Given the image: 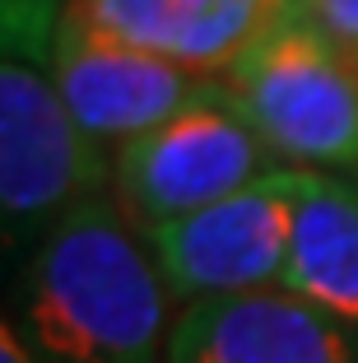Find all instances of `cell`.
<instances>
[{"label": "cell", "mask_w": 358, "mask_h": 363, "mask_svg": "<svg viewBox=\"0 0 358 363\" xmlns=\"http://www.w3.org/2000/svg\"><path fill=\"white\" fill-rule=\"evenodd\" d=\"M168 284L116 196L74 205L28 257L19 326L43 363H163Z\"/></svg>", "instance_id": "cell-1"}, {"label": "cell", "mask_w": 358, "mask_h": 363, "mask_svg": "<svg viewBox=\"0 0 358 363\" xmlns=\"http://www.w3.org/2000/svg\"><path fill=\"white\" fill-rule=\"evenodd\" d=\"M223 84L289 168H358V70L312 14L270 23Z\"/></svg>", "instance_id": "cell-2"}, {"label": "cell", "mask_w": 358, "mask_h": 363, "mask_svg": "<svg viewBox=\"0 0 358 363\" xmlns=\"http://www.w3.org/2000/svg\"><path fill=\"white\" fill-rule=\"evenodd\" d=\"M274 168L284 163H274L270 145L242 117L228 84L214 79L186 112L116 150L112 196L121 214L145 233L247 191Z\"/></svg>", "instance_id": "cell-3"}, {"label": "cell", "mask_w": 358, "mask_h": 363, "mask_svg": "<svg viewBox=\"0 0 358 363\" xmlns=\"http://www.w3.org/2000/svg\"><path fill=\"white\" fill-rule=\"evenodd\" d=\"M112 163L33 61L0 65V228L5 252H38L74 205L107 196Z\"/></svg>", "instance_id": "cell-4"}, {"label": "cell", "mask_w": 358, "mask_h": 363, "mask_svg": "<svg viewBox=\"0 0 358 363\" xmlns=\"http://www.w3.org/2000/svg\"><path fill=\"white\" fill-rule=\"evenodd\" d=\"M293 201L298 168L284 163L228 201H214L172 224L145 228V242L168 294L196 308V303L242 298V294L284 284Z\"/></svg>", "instance_id": "cell-5"}, {"label": "cell", "mask_w": 358, "mask_h": 363, "mask_svg": "<svg viewBox=\"0 0 358 363\" xmlns=\"http://www.w3.org/2000/svg\"><path fill=\"white\" fill-rule=\"evenodd\" d=\"M52 84L89 140L121 150L186 112L214 79L191 75L65 14L52 43Z\"/></svg>", "instance_id": "cell-6"}, {"label": "cell", "mask_w": 358, "mask_h": 363, "mask_svg": "<svg viewBox=\"0 0 358 363\" xmlns=\"http://www.w3.org/2000/svg\"><path fill=\"white\" fill-rule=\"evenodd\" d=\"M163 363H358V331L284 289H261L186 308Z\"/></svg>", "instance_id": "cell-7"}, {"label": "cell", "mask_w": 358, "mask_h": 363, "mask_svg": "<svg viewBox=\"0 0 358 363\" xmlns=\"http://www.w3.org/2000/svg\"><path fill=\"white\" fill-rule=\"evenodd\" d=\"M65 14L201 79H228L256 38L279 23L274 0H70Z\"/></svg>", "instance_id": "cell-8"}, {"label": "cell", "mask_w": 358, "mask_h": 363, "mask_svg": "<svg viewBox=\"0 0 358 363\" xmlns=\"http://www.w3.org/2000/svg\"><path fill=\"white\" fill-rule=\"evenodd\" d=\"M284 294L358 331V191L330 172L298 168Z\"/></svg>", "instance_id": "cell-9"}, {"label": "cell", "mask_w": 358, "mask_h": 363, "mask_svg": "<svg viewBox=\"0 0 358 363\" xmlns=\"http://www.w3.org/2000/svg\"><path fill=\"white\" fill-rule=\"evenodd\" d=\"M70 0H0V43L5 61H52L56 28L65 19Z\"/></svg>", "instance_id": "cell-10"}, {"label": "cell", "mask_w": 358, "mask_h": 363, "mask_svg": "<svg viewBox=\"0 0 358 363\" xmlns=\"http://www.w3.org/2000/svg\"><path fill=\"white\" fill-rule=\"evenodd\" d=\"M312 23L358 70V0H312Z\"/></svg>", "instance_id": "cell-11"}, {"label": "cell", "mask_w": 358, "mask_h": 363, "mask_svg": "<svg viewBox=\"0 0 358 363\" xmlns=\"http://www.w3.org/2000/svg\"><path fill=\"white\" fill-rule=\"evenodd\" d=\"M0 363H43L33 354V345L23 340V331L14 326V317H5V326H0Z\"/></svg>", "instance_id": "cell-12"}, {"label": "cell", "mask_w": 358, "mask_h": 363, "mask_svg": "<svg viewBox=\"0 0 358 363\" xmlns=\"http://www.w3.org/2000/svg\"><path fill=\"white\" fill-rule=\"evenodd\" d=\"M279 19H298V14H312V0H274Z\"/></svg>", "instance_id": "cell-13"}]
</instances>
